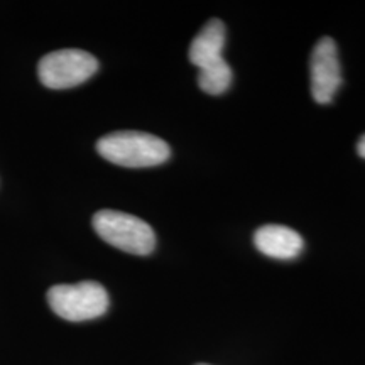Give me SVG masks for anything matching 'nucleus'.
<instances>
[{"instance_id":"6e6552de","label":"nucleus","mask_w":365,"mask_h":365,"mask_svg":"<svg viewBox=\"0 0 365 365\" xmlns=\"http://www.w3.org/2000/svg\"><path fill=\"white\" fill-rule=\"evenodd\" d=\"M234 78L232 68L225 59L215 63V65L205 66L198 73V85L205 93L208 95H222L228 90V86Z\"/></svg>"},{"instance_id":"39448f33","label":"nucleus","mask_w":365,"mask_h":365,"mask_svg":"<svg viewBox=\"0 0 365 365\" xmlns=\"http://www.w3.org/2000/svg\"><path fill=\"white\" fill-rule=\"evenodd\" d=\"M309 80L314 102L330 103L341 86V66L339 49L331 38H322L314 44L309 58Z\"/></svg>"},{"instance_id":"20e7f679","label":"nucleus","mask_w":365,"mask_h":365,"mask_svg":"<svg viewBox=\"0 0 365 365\" xmlns=\"http://www.w3.org/2000/svg\"><path fill=\"white\" fill-rule=\"evenodd\" d=\"M98 70V59L83 49H58L41 58L39 81L46 88L66 90L85 83Z\"/></svg>"},{"instance_id":"7ed1b4c3","label":"nucleus","mask_w":365,"mask_h":365,"mask_svg":"<svg viewBox=\"0 0 365 365\" xmlns=\"http://www.w3.org/2000/svg\"><path fill=\"white\" fill-rule=\"evenodd\" d=\"M48 303L59 318L68 322H86L107 313L110 301L102 284L95 281H83L78 284L49 287Z\"/></svg>"},{"instance_id":"1a4fd4ad","label":"nucleus","mask_w":365,"mask_h":365,"mask_svg":"<svg viewBox=\"0 0 365 365\" xmlns=\"http://www.w3.org/2000/svg\"><path fill=\"white\" fill-rule=\"evenodd\" d=\"M357 153H359L360 158L365 159V134L359 139V143H357Z\"/></svg>"},{"instance_id":"9d476101","label":"nucleus","mask_w":365,"mask_h":365,"mask_svg":"<svg viewBox=\"0 0 365 365\" xmlns=\"http://www.w3.org/2000/svg\"><path fill=\"white\" fill-rule=\"evenodd\" d=\"M198 365H207V364H198Z\"/></svg>"},{"instance_id":"f257e3e1","label":"nucleus","mask_w":365,"mask_h":365,"mask_svg":"<svg viewBox=\"0 0 365 365\" xmlns=\"http://www.w3.org/2000/svg\"><path fill=\"white\" fill-rule=\"evenodd\" d=\"M97 150L108 163L124 168H153L166 163L171 149L161 137L139 130H118L102 137Z\"/></svg>"},{"instance_id":"0eeeda50","label":"nucleus","mask_w":365,"mask_h":365,"mask_svg":"<svg viewBox=\"0 0 365 365\" xmlns=\"http://www.w3.org/2000/svg\"><path fill=\"white\" fill-rule=\"evenodd\" d=\"M225 48V24L220 19H210L190 44V61L202 70L223 59Z\"/></svg>"},{"instance_id":"f03ea898","label":"nucleus","mask_w":365,"mask_h":365,"mask_svg":"<svg viewBox=\"0 0 365 365\" xmlns=\"http://www.w3.org/2000/svg\"><path fill=\"white\" fill-rule=\"evenodd\" d=\"M93 228L112 247L134 255H149L156 247V234L140 218L117 210H100L93 215Z\"/></svg>"},{"instance_id":"423d86ee","label":"nucleus","mask_w":365,"mask_h":365,"mask_svg":"<svg viewBox=\"0 0 365 365\" xmlns=\"http://www.w3.org/2000/svg\"><path fill=\"white\" fill-rule=\"evenodd\" d=\"M254 245L267 257L289 261L298 257L303 250V237L293 228L284 225H264L254 234Z\"/></svg>"}]
</instances>
